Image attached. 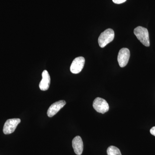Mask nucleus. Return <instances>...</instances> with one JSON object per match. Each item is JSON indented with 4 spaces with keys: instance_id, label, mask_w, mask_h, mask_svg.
Instances as JSON below:
<instances>
[{
    "instance_id": "f257e3e1",
    "label": "nucleus",
    "mask_w": 155,
    "mask_h": 155,
    "mask_svg": "<svg viewBox=\"0 0 155 155\" xmlns=\"http://www.w3.org/2000/svg\"><path fill=\"white\" fill-rule=\"evenodd\" d=\"M134 33L143 45L146 47L150 46L149 35L147 28L138 26L134 28Z\"/></svg>"
},
{
    "instance_id": "f03ea898",
    "label": "nucleus",
    "mask_w": 155,
    "mask_h": 155,
    "mask_svg": "<svg viewBox=\"0 0 155 155\" xmlns=\"http://www.w3.org/2000/svg\"><path fill=\"white\" fill-rule=\"evenodd\" d=\"M115 36L114 31L111 28H108L100 35L98 38V43L101 48L105 47L114 40Z\"/></svg>"
},
{
    "instance_id": "7ed1b4c3",
    "label": "nucleus",
    "mask_w": 155,
    "mask_h": 155,
    "mask_svg": "<svg viewBox=\"0 0 155 155\" xmlns=\"http://www.w3.org/2000/svg\"><path fill=\"white\" fill-rule=\"evenodd\" d=\"M93 107L97 112L102 114L108 112L109 110V104L107 101L101 97L95 99L93 103Z\"/></svg>"
},
{
    "instance_id": "20e7f679",
    "label": "nucleus",
    "mask_w": 155,
    "mask_h": 155,
    "mask_svg": "<svg viewBox=\"0 0 155 155\" xmlns=\"http://www.w3.org/2000/svg\"><path fill=\"white\" fill-rule=\"evenodd\" d=\"M20 122L21 120L18 118L8 119L4 125L3 132L5 134H9L13 133Z\"/></svg>"
},
{
    "instance_id": "39448f33",
    "label": "nucleus",
    "mask_w": 155,
    "mask_h": 155,
    "mask_svg": "<svg viewBox=\"0 0 155 155\" xmlns=\"http://www.w3.org/2000/svg\"><path fill=\"white\" fill-rule=\"evenodd\" d=\"M85 64V59L82 57L75 58L70 66V71L73 74H78L81 72Z\"/></svg>"
},
{
    "instance_id": "423d86ee",
    "label": "nucleus",
    "mask_w": 155,
    "mask_h": 155,
    "mask_svg": "<svg viewBox=\"0 0 155 155\" xmlns=\"http://www.w3.org/2000/svg\"><path fill=\"white\" fill-rule=\"evenodd\" d=\"M130 57V52L127 48H122L119 51L118 56V61L119 66L124 67L127 65Z\"/></svg>"
},
{
    "instance_id": "0eeeda50",
    "label": "nucleus",
    "mask_w": 155,
    "mask_h": 155,
    "mask_svg": "<svg viewBox=\"0 0 155 155\" xmlns=\"http://www.w3.org/2000/svg\"><path fill=\"white\" fill-rule=\"evenodd\" d=\"M66 104V102L64 100H61L54 103L48 109L47 115L49 117H52L55 115Z\"/></svg>"
},
{
    "instance_id": "6e6552de",
    "label": "nucleus",
    "mask_w": 155,
    "mask_h": 155,
    "mask_svg": "<svg viewBox=\"0 0 155 155\" xmlns=\"http://www.w3.org/2000/svg\"><path fill=\"white\" fill-rule=\"evenodd\" d=\"M51 83V78L48 72L45 70L42 73V80L40 82L39 88L42 91H46L48 89Z\"/></svg>"
},
{
    "instance_id": "1a4fd4ad",
    "label": "nucleus",
    "mask_w": 155,
    "mask_h": 155,
    "mask_svg": "<svg viewBox=\"0 0 155 155\" xmlns=\"http://www.w3.org/2000/svg\"><path fill=\"white\" fill-rule=\"evenodd\" d=\"M72 145L76 154L81 155L83 152V143L82 139L79 136L75 137L72 141Z\"/></svg>"
},
{
    "instance_id": "9d476101",
    "label": "nucleus",
    "mask_w": 155,
    "mask_h": 155,
    "mask_svg": "<svg viewBox=\"0 0 155 155\" xmlns=\"http://www.w3.org/2000/svg\"><path fill=\"white\" fill-rule=\"evenodd\" d=\"M108 155H122L120 150L114 146H110L107 150Z\"/></svg>"
},
{
    "instance_id": "9b49d317",
    "label": "nucleus",
    "mask_w": 155,
    "mask_h": 155,
    "mask_svg": "<svg viewBox=\"0 0 155 155\" xmlns=\"http://www.w3.org/2000/svg\"><path fill=\"white\" fill-rule=\"evenodd\" d=\"M114 3L116 4H121L125 2L127 0H112Z\"/></svg>"
},
{
    "instance_id": "f8f14e48",
    "label": "nucleus",
    "mask_w": 155,
    "mask_h": 155,
    "mask_svg": "<svg viewBox=\"0 0 155 155\" xmlns=\"http://www.w3.org/2000/svg\"><path fill=\"white\" fill-rule=\"evenodd\" d=\"M150 132L153 135L155 136V126L151 128L150 130Z\"/></svg>"
}]
</instances>
